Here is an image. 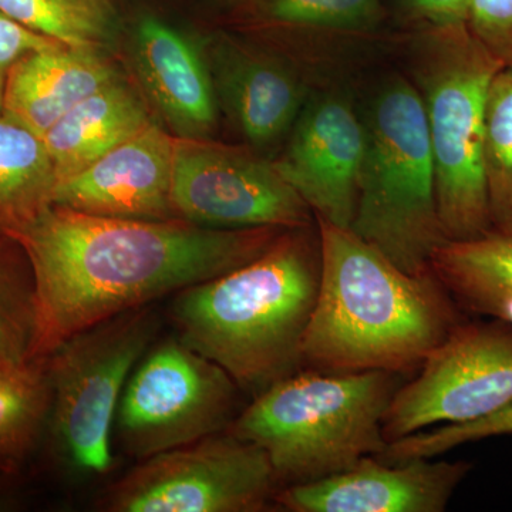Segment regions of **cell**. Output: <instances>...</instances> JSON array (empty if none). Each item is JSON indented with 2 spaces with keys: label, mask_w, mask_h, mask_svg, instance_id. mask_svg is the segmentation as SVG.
I'll use <instances>...</instances> for the list:
<instances>
[{
  "label": "cell",
  "mask_w": 512,
  "mask_h": 512,
  "mask_svg": "<svg viewBox=\"0 0 512 512\" xmlns=\"http://www.w3.org/2000/svg\"><path fill=\"white\" fill-rule=\"evenodd\" d=\"M366 150L352 229L403 271L429 274L447 241L437 210L436 173L419 90L394 76L365 121Z\"/></svg>",
  "instance_id": "cell-6"
},
{
  "label": "cell",
  "mask_w": 512,
  "mask_h": 512,
  "mask_svg": "<svg viewBox=\"0 0 512 512\" xmlns=\"http://www.w3.org/2000/svg\"><path fill=\"white\" fill-rule=\"evenodd\" d=\"M484 177L493 229H512V66L501 67L488 90Z\"/></svg>",
  "instance_id": "cell-23"
},
{
  "label": "cell",
  "mask_w": 512,
  "mask_h": 512,
  "mask_svg": "<svg viewBox=\"0 0 512 512\" xmlns=\"http://www.w3.org/2000/svg\"><path fill=\"white\" fill-rule=\"evenodd\" d=\"M119 79L106 52L66 45L35 50L10 67L2 111L43 137L80 101Z\"/></svg>",
  "instance_id": "cell-17"
},
{
  "label": "cell",
  "mask_w": 512,
  "mask_h": 512,
  "mask_svg": "<svg viewBox=\"0 0 512 512\" xmlns=\"http://www.w3.org/2000/svg\"><path fill=\"white\" fill-rule=\"evenodd\" d=\"M60 45L63 43L26 29L25 26L19 25L5 13L0 12V110H2L3 90H5L10 67L18 62L20 57L30 52Z\"/></svg>",
  "instance_id": "cell-28"
},
{
  "label": "cell",
  "mask_w": 512,
  "mask_h": 512,
  "mask_svg": "<svg viewBox=\"0 0 512 512\" xmlns=\"http://www.w3.org/2000/svg\"><path fill=\"white\" fill-rule=\"evenodd\" d=\"M512 434V403L483 419L421 430L387 444L379 458L389 463L437 458L463 444Z\"/></svg>",
  "instance_id": "cell-26"
},
{
  "label": "cell",
  "mask_w": 512,
  "mask_h": 512,
  "mask_svg": "<svg viewBox=\"0 0 512 512\" xmlns=\"http://www.w3.org/2000/svg\"><path fill=\"white\" fill-rule=\"evenodd\" d=\"M319 284L318 231L285 229L247 264L175 293L168 315L185 345L254 399L301 369Z\"/></svg>",
  "instance_id": "cell-3"
},
{
  "label": "cell",
  "mask_w": 512,
  "mask_h": 512,
  "mask_svg": "<svg viewBox=\"0 0 512 512\" xmlns=\"http://www.w3.org/2000/svg\"><path fill=\"white\" fill-rule=\"evenodd\" d=\"M414 47V86L429 130L437 210L447 241L493 229L484 177L485 107L503 64L467 25L426 28Z\"/></svg>",
  "instance_id": "cell-5"
},
{
  "label": "cell",
  "mask_w": 512,
  "mask_h": 512,
  "mask_svg": "<svg viewBox=\"0 0 512 512\" xmlns=\"http://www.w3.org/2000/svg\"><path fill=\"white\" fill-rule=\"evenodd\" d=\"M177 137L156 121L96 163L56 184L52 205L124 220H174Z\"/></svg>",
  "instance_id": "cell-14"
},
{
  "label": "cell",
  "mask_w": 512,
  "mask_h": 512,
  "mask_svg": "<svg viewBox=\"0 0 512 512\" xmlns=\"http://www.w3.org/2000/svg\"><path fill=\"white\" fill-rule=\"evenodd\" d=\"M256 18L272 25L330 33L375 29L382 0H251Z\"/></svg>",
  "instance_id": "cell-25"
},
{
  "label": "cell",
  "mask_w": 512,
  "mask_h": 512,
  "mask_svg": "<svg viewBox=\"0 0 512 512\" xmlns=\"http://www.w3.org/2000/svg\"><path fill=\"white\" fill-rule=\"evenodd\" d=\"M365 150V120L352 103L342 94H316L306 100L274 164L315 218L350 228Z\"/></svg>",
  "instance_id": "cell-12"
},
{
  "label": "cell",
  "mask_w": 512,
  "mask_h": 512,
  "mask_svg": "<svg viewBox=\"0 0 512 512\" xmlns=\"http://www.w3.org/2000/svg\"><path fill=\"white\" fill-rule=\"evenodd\" d=\"M242 390L177 335L154 342L124 387L117 433L137 460L194 443L231 426Z\"/></svg>",
  "instance_id": "cell-8"
},
{
  "label": "cell",
  "mask_w": 512,
  "mask_h": 512,
  "mask_svg": "<svg viewBox=\"0 0 512 512\" xmlns=\"http://www.w3.org/2000/svg\"><path fill=\"white\" fill-rule=\"evenodd\" d=\"M0 12L63 45L109 53L119 42L117 0H0Z\"/></svg>",
  "instance_id": "cell-22"
},
{
  "label": "cell",
  "mask_w": 512,
  "mask_h": 512,
  "mask_svg": "<svg viewBox=\"0 0 512 512\" xmlns=\"http://www.w3.org/2000/svg\"><path fill=\"white\" fill-rule=\"evenodd\" d=\"M128 50L141 89L171 133L187 140L210 136L220 106L204 47L146 15L134 25Z\"/></svg>",
  "instance_id": "cell-15"
},
{
  "label": "cell",
  "mask_w": 512,
  "mask_h": 512,
  "mask_svg": "<svg viewBox=\"0 0 512 512\" xmlns=\"http://www.w3.org/2000/svg\"><path fill=\"white\" fill-rule=\"evenodd\" d=\"M284 231L97 217L50 205L12 238L35 284L30 356L45 359L97 323L247 264Z\"/></svg>",
  "instance_id": "cell-1"
},
{
  "label": "cell",
  "mask_w": 512,
  "mask_h": 512,
  "mask_svg": "<svg viewBox=\"0 0 512 512\" xmlns=\"http://www.w3.org/2000/svg\"><path fill=\"white\" fill-rule=\"evenodd\" d=\"M471 468L467 461L369 456L335 476L281 488L275 505L292 512H443Z\"/></svg>",
  "instance_id": "cell-13"
},
{
  "label": "cell",
  "mask_w": 512,
  "mask_h": 512,
  "mask_svg": "<svg viewBox=\"0 0 512 512\" xmlns=\"http://www.w3.org/2000/svg\"><path fill=\"white\" fill-rule=\"evenodd\" d=\"M0 474H13V471L10 470L8 464L0 458Z\"/></svg>",
  "instance_id": "cell-30"
},
{
  "label": "cell",
  "mask_w": 512,
  "mask_h": 512,
  "mask_svg": "<svg viewBox=\"0 0 512 512\" xmlns=\"http://www.w3.org/2000/svg\"><path fill=\"white\" fill-rule=\"evenodd\" d=\"M56 184L43 137L0 110V235L13 238L37 220Z\"/></svg>",
  "instance_id": "cell-20"
},
{
  "label": "cell",
  "mask_w": 512,
  "mask_h": 512,
  "mask_svg": "<svg viewBox=\"0 0 512 512\" xmlns=\"http://www.w3.org/2000/svg\"><path fill=\"white\" fill-rule=\"evenodd\" d=\"M430 271L461 312L512 325V229L444 242L431 258Z\"/></svg>",
  "instance_id": "cell-19"
},
{
  "label": "cell",
  "mask_w": 512,
  "mask_h": 512,
  "mask_svg": "<svg viewBox=\"0 0 512 512\" xmlns=\"http://www.w3.org/2000/svg\"><path fill=\"white\" fill-rule=\"evenodd\" d=\"M320 284L301 369L409 373L451 330L460 308L431 274L403 271L350 228L320 218Z\"/></svg>",
  "instance_id": "cell-2"
},
{
  "label": "cell",
  "mask_w": 512,
  "mask_h": 512,
  "mask_svg": "<svg viewBox=\"0 0 512 512\" xmlns=\"http://www.w3.org/2000/svg\"><path fill=\"white\" fill-rule=\"evenodd\" d=\"M153 121L146 103L123 79L86 97L43 136L57 183L96 163Z\"/></svg>",
  "instance_id": "cell-18"
},
{
  "label": "cell",
  "mask_w": 512,
  "mask_h": 512,
  "mask_svg": "<svg viewBox=\"0 0 512 512\" xmlns=\"http://www.w3.org/2000/svg\"><path fill=\"white\" fill-rule=\"evenodd\" d=\"M35 284L18 242L0 235V362L32 359Z\"/></svg>",
  "instance_id": "cell-24"
},
{
  "label": "cell",
  "mask_w": 512,
  "mask_h": 512,
  "mask_svg": "<svg viewBox=\"0 0 512 512\" xmlns=\"http://www.w3.org/2000/svg\"><path fill=\"white\" fill-rule=\"evenodd\" d=\"M467 28L503 66H512V0H471Z\"/></svg>",
  "instance_id": "cell-27"
},
{
  "label": "cell",
  "mask_w": 512,
  "mask_h": 512,
  "mask_svg": "<svg viewBox=\"0 0 512 512\" xmlns=\"http://www.w3.org/2000/svg\"><path fill=\"white\" fill-rule=\"evenodd\" d=\"M400 379L299 369L254 397L227 430L265 451L279 487L312 483L383 453V417Z\"/></svg>",
  "instance_id": "cell-4"
},
{
  "label": "cell",
  "mask_w": 512,
  "mask_h": 512,
  "mask_svg": "<svg viewBox=\"0 0 512 512\" xmlns=\"http://www.w3.org/2000/svg\"><path fill=\"white\" fill-rule=\"evenodd\" d=\"M171 198L178 218L208 228L295 229L315 218L274 161L207 140L177 138Z\"/></svg>",
  "instance_id": "cell-11"
},
{
  "label": "cell",
  "mask_w": 512,
  "mask_h": 512,
  "mask_svg": "<svg viewBox=\"0 0 512 512\" xmlns=\"http://www.w3.org/2000/svg\"><path fill=\"white\" fill-rule=\"evenodd\" d=\"M394 393L383 417L387 443L417 431L468 423L512 403V325L464 319Z\"/></svg>",
  "instance_id": "cell-10"
},
{
  "label": "cell",
  "mask_w": 512,
  "mask_h": 512,
  "mask_svg": "<svg viewBox=\"0 0 512 512\" xmlns=\"http://www.w3.org/2000/svg\"><path fill=\"white\" fill-rule=\"evenodd\" d=\"M50 406L46 359L0 362V458L13 473L42 439Z\"/></svg>",
  "instance_id": "cell-21"
},
{
  "label": "cell",
  "mask_w": 512,
  "mask_h": 512,
  "mask_svg": "<svg viewBox=\"0 0 512 512\" xmlns=\"http://www.w3.org/2000/svg\"><path fill=\"white\" fill-rule=\"evenodd\" d=\"M426 28L467 25L471 0H404Z\"/></svg>",
  "instance_id": "cell-29"
},
{
  "label": "cell",
  "mask_w": 512,
  "mask_h": 512,
  "mask_svg": "<svg viewBox=\"0 0 512 512\" xmlns=\"http://www.w3.org/2000/svg\"><path fill=\"white\" fill-rule=\"evenodd\" d=\"M274 468L262 448L228 430L141 460L111 485L109 512H259L275 504Z\"/></svg>",
  "instance_id": "cell-9"
},
{
  "label": "cell",
  "mask_w": 512,
  "mask_h": 512,
  "mask_svg": "<svg viewBox=\"0 0 512 512\" xmlns=\"http://www.w3.org/2000/svg\"><path fill=\"white\" fill-rule=\"evenodd\" d=\"M158 326L156 313L143 306L77 333L45 357L52 387L47 427L74 470L100 476L113 467L111 429L121 396Z\"/></svg>",
  "instance_id": "cell-7"
},
{
  "label": "cell",
  "mask_w": 512,
  "mask_h": 512,
  "mask_svg": "<svg viewBox=\"0 0 512 512\" xmlns=\"http://www.w3.org/2000/svg\"><path fill=\"white\" fill-rule=\"evenodd\" d=\"M218 106L254 147L274 146L305 106L301 76L281 57L234 37L205 46Z\"/></svg>",
  "instance_id": "cell-16"
}]
</instances>
